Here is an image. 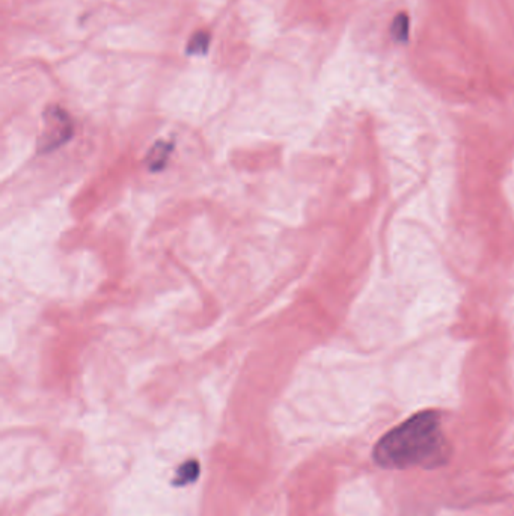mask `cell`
<instances>
[{"label": "cell", "instance_id": "obj_3", "mask_svg": "<svg viewBox=\"0 0 514 516\" xmlns=\"http://www.w3.org/2000/svg\"><path fill=\"white\" fill-rule=\"evenodd\" d=\"M199 476V464L196 461H187L181 465L174 477L175 486H186L195 482Z\"/></svg>", "mask_w": 514, "mask_h": 516}, {"label": "cell", "instance_id": "obj_5", "mask_svg": "<svg viewBox=\"0 0 514 516\" xmlns=\"http://www.w3.org/2000/svg\"><path fill=\"white\" fill-rule=\"evenodd\" d=\"M169 151H171V148H169V145L165 144V142H159V144H156V147H154L150 153V163H153L154 169L160 168V163L165 162Z\"/></svg>", "mask_w": 514, "mask_h": 516}, {"label": "cell", "instance_id": "obj_4", "mask_svg": "<svg viewBox=\"0 0 514 516\" xmlns=\"http://www.w3.org/2000/svg\"><path fill=\"white\" fill-rule=\"evenodd\" d=\"M209 44V34L198 32L190 38L189 44H187V52H189V55H204L209 50Z\"/></svg>", "mask_w": 514, "mask_h": 516}, {"label": "cell", "instance_id": "obj_6", "mask_svg": "<svg viewBox=\"0 0 514 516\" xmlns=\"http://www.w3.org/2000/svg\"><path fill=\"white\" fill-rule=\"evenodd\" d=\"M395 28H400V31L395 34V37L400 38V40H404L407 34V26H409V22H407V17L404 14L397 17L394 23Z\"/></svg>", "mask_w": 514, "mask_h": 516}, {"label": "cell", "instance_id": "obj_2", "mask_svg": "<svg viewBox=\"0 0 514 516\" xmlns=\"http://www.w3.org/2000/svg\"><path fill=\"white\" fill-rule=\"evenodd\" d=\"M44 148H53L61 145L71 135V124L67 114L61 109L47 112L46 130H44Z\"/></svg>", "mask_w": 514, "mask_h": 516}, {"label": "cell", "instance_id": "obj_1", "mask_svg": "<svg viewBox=\"0 0 514 516\" xmlns=\"http://www.w3.org/2000/svg\"><path fill=\"white\" fill-rule=\"evenodd\" d=\"M451 455L441 412L435 409H424L392 427L373 449L374 464L383 470H435L447 465Z\"/></svg>", "mask_w": 514, "mask_h": 516}]
</instances>
